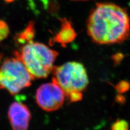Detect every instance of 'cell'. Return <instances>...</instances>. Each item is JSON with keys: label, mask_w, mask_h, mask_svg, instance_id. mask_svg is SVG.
<instances>
[{"label": "cell", "mask_w": 130, "mask_h": 130, "mask_svg": "<svg viewBox=\"0 0 130 130\" xmlns=\"http://www.w3.org/2000/svg\"><path fill=\"white\" fill-rule=\"evenodd\" d=\"M33 78H46L52 72L58 52L39 42H30L14 53Z\"/></svg>", "instance_id": "obj_2"}, {"label": "cell", "mask_w": 130, "mask_h": 130, "mask_svg": "<svg viewBox=\"0 0 130 130\" xmlns=\"http://www.w3.org/2000/svg\"><path fill=\"white\" fill-rule=\"evenodd\" d=\"M87 31L94 43H119L130 33V19L126 10L109 2L96 3L87 21Z\"/></svg>", "instance_id": "obj_1"}, {"label": "cell", "mask_w": 130, "mask_h": 130, "mask_svg": "<svg viewBox=\"0 0 130 130\" xmlns=\"http://www.w3.org/2000/svg\"><path fill=\"white\" fill-rule=\"evenodd\" d=\"M64 93L55 81L42 84L36 92V101L43 110L54 111L62 106L64 100Z\"/></svg>", "instance_id": "obj_5"}, {"label": "cell", "mask_w": 130, "mask_h": 130, "mask_svg": "<svg viewBox=\"0 0 130 130\" xmlns=\"http://www.w3.org/2000/svg\"><path fill=\"white\" fill-rule=\"evenodd\" d=\"M33 79L23 63L16 57L7 58L0 66V89H6L12 95L30 86Z\"/></svg>", "instance_id": "obj_4"}, {"label": "cell", "mask_w": 130, "mask_h": 130, "mask_svg": "<svg viewBox=\"0 0 130 130\" xmlns=\"http://www.w3.org/2000/svg\"><path fill=\"white\" fill-rule=\"evenodd\" d=\"M111 130H129L128 122L124 119H117L111 125Z\"/></svg>", "instance_id": "obj_10"}, {"label": "cell", "mask_w": 130, "mask_h": 130, "mask_svg": "<svg viewBox=\"0 0 130 130\" xmlns=\"http://www.w3.org/2000/svg\"><path fill=\"white\" fill-rule=\"evenodd\" d=\"M2 58V55L1 53H0V61H1Z\"/></svg>", "instance_id": "obj_15"}, {"label": "cell", "mask_w": 130, "mask_h": 130, "mask_svg": "<svg viewBox=\"0 0 130 130\" xmlns=\"http://www.w3.org/2000/svg\"><path fill=\"white\" fill-rule=\"evenodd\" d=\"M8 115L13 130L28 129L31 118V113L26 105L19 102H14L9 106Z\"/></svg>", "instance_id": "obj_6"}, {"label": "cell", "mask_w": 130, "mask_h": 130, "mask_svg": "<svg viewBox=\"0 0 130 130\" xmlns=\"http://www.w3.org/2000/svg\"><path fill=\"white\" fill-rule=\"evenodd\" d=\"M14 1V0H5V1H6L7 2H13Z\"/></svg>", "instance_id": "obj_14"}, {"label": "cell", "mask_w": 130, "mask_h": 130, "mask_svg": "<svg viewBox=\"0 0 130 130\" xmlns=\"http://www.w3.org/2000/svg\"><path fill=\"white\" fill-rule=\"evenodd\" d=\"M115 101L117 103L120 105H124L126 103V98L123 95L119 94L116 96Z\"/></svg>", "instance_id": "obj_12"}, {"label": "cell", "mask_w": 130, "mask_h": 130, "mask_svg": "<svg viewBox=\"0 0 130 130\" xmlns=\"http://www.w3.org/2000/svg\"><path fill=\"white\" fill-rule=\"evenodd\" d=\"M72 1H89V0H72Z\"/></svg>", "instance_id": "obj_13"}, {"label": "cell", "mask_w": 130, "mask_h": 130, "mask_svg": "<svg viewBox=\"0 0 130 130\" xmlns=\"http://www.w3.org/2000/svg\"><path fill=\"white\" fill-rule=\"evenodd\" d=\"M61 21V28L60 31L53 38L50 42L51 46L55 43H60L63 47H66L68 43L74 40L76 34L72 27L71 22L66 18L60 19Z\"/></svg>", "instance_id": "obj_7"}, {"label": "cell", "mask_w": 130, "mask_h": 130, "mask_svg": "<svg viewBox=\"0 0 130 130\" xmlns=\"http://www.w3.org/2000/svg\"><path fill=\"white\" fill-rule=\"evenodd\" d=\"M108 84L112 85L117 92L120 94H124V93H126L130 90V82L127 80H121L119 81L118 83H117L116 85H112L109 83H108Z\"/></svg>", "instance_id": "obj_9"}, {"label": "cell", "mask_w": 130, "mask_h": 130, "mask_svg": "<svg viewBox=\"0 0 130 130\" xmlns=\"http://www.w3.org/2000/svg\"><path fill=\"white\" fill-rule=\"evenodd\" d=\"M34 25V22H29L25 29L16 36L15 38L16 42L18 44L24 45L32 41V39L34 38L35 33Z\"/></svg>", "instance_id": "obj_8"}, {"label": "cell", "mask_w": 130, "mask_h": 130, "mask_svg": "<svg viewBox=\"0 0 130 130\" xmlns=\"http://www.w3.org/2000/svg\"><path fill=\"white\" fill-rule=\"evenodd\" d=\"M52 79L62 88L65 96L71 103L83 99V92L86 90L89 80L86 68L80 62L72 61L60 66H54Z\"/></svg>", "instance_id": "obj_3"}, {"label": "cell", "mask_w": 130, "mask_h": 130, "mask_svg": "<svg viewBox=\"0 0 130 130\" xmlns=\"http://www.w3.org/2000/svg\"><path fill=\"white\" fill-rule=\"evenodd\" d=\"M9 33V29L7 23L0 20V41L7 38Z\"/></svg>", "instance_id": "obj_11"}]
</instances>
